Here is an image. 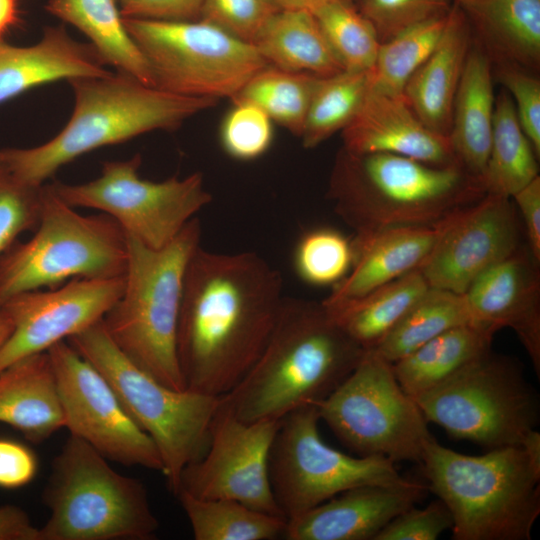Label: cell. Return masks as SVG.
Returning <instances> with one entry per match:
<instances>
[{
  "label": "cell",
  "instance_id": "cell-18",
  "mask_svg": "<svg viewBox=\"0 0 540 540\" xmlns=\"http://www.w3.org/2000/svg\"><path fill=\"white\" fill-rule=\"evenodd\" d=\"M524 244L512 198L487 193L450 219L419 269L430 287L463 294L482 272Z\"/></svg>",
  "mask_w": 540,
  "mask_h": 540
},
{
  "label": "cell",
  "instance_id": "cell-13",
  "mask_svg": "<svg viewBox=\"0 0 540 540\" xmlns=\"http://www.w3.org/2000/svg\"><path fill=\"white\" fill-rule=\"evenodd\" d=\"M315 405L286 415L274 438L269 476L275 500L287 519L358 486L404 480L382 456L354 457L326 444Z\"/></svg>",
  "mask_w": 540,
  "mask_h": 540
},
{
  "label": "cell",
  "instance_id": "cell-39",
  "mask_svg": "<svg viewBox=\"0 0 540 540\" xmlns=\"http://www.w3.org/2000/svg\"><path fill=\"white\" fill-rule=\"evenodd\" d=\"M353 245L344 234L329 227L305 232L293 253V267L298 277L312 286H335L350 271Z\"/></svg>",
  "mask_w": 540,
  "mask_h": 540
},
{
  "label": "cell",
  "instance_id": "cell-14",
  "mask_svg": "<svg viewBox=\"0 0 540 540\" xmlns=\"http://www.w3.org/2000/svg\"><path fill=\"white\" fill-rule=\"evenodd\" d=\"M141 155L106 161L101 175L82 184L50 183L64 202L111 216L124 232L150 248L174 239L201 209L212 201L199 172L164 181L142 179Z\"/></svg>",
  "mask_w": 540,
  "mask_h": 540
},
{
  "label": "cell",
  "instance_id": "cell-35",
  "mask_svg": "<svg viewBox=\"0 0 540 540\" xmlns=\"http://www.w3.org/2000/svg\"><path fill=\"white\" fill-rule=\"evenodd\" d=\"M319 78L311 73L267 65L256 72L231 100L256 105L273 123L300 137Z\"/></svg>",
  "mask_w": 540,
  "mask_h": 540
},
{
  "label": "cell",
  "instance_id": "cell-20",
  "mask_svg": "<svg viewBox=\"0 0 540 540\" xmlns=\"http://www.w3.org/2000/svg\"><path fill=\"white\" fill-rule=\"evenodd\" d=\"M424 481L404 479L343 491L287 519V540H374L394 517L419 503L428 492Z\"/></svg>",
  "mask_w": 540,
  "mask_h": 540
},
{
  "label": "cell",
  "instance_id": "cell-6",
  "mask_svg": "<svg viewBox=\"0 0 540 540\" xmlns=\"http://www.w3.org/2000/svg\"><path fill=\"white\" fill-rule=\"evenodd\" d=\"M126 236L123 292L104 315L103 325L136 366L170 388L185 390L176 335L184 277L200 246L201 223L192 218L172 241L157 249Z\"/></svg>",
  "mask_w": 540,
  "mask_h": 540
},
{
  "label": "cell",
  "instance_id": "cell-33",
  "mask_svg": "<svg viewBox=\"0 0 540 540\" xmlns=\"http://www.w3.org/2000/svg\"><path fill=\"white\" fill-rule=\"evenodd\" d=\"M195 540H274L283 536L286 519L230 499H203L185 491L175 495Z\"/></svg>",
  "mask_w": 540,
  "mask_h": 540
},
{
  "label": "cell",
  "instance_id": "cell-52",
  "mask_svg": "<svg viewBox=\"0 0 540 540\" xmlns=\"http://www.w3.org/2000/svg\"><path fill=\"white\" fill-rule=\"evenodd\" d=\"M12 331V323L4 311L0 309V348Z\"/></svg>",
  "mask_w": 540,
  "mask_h": 540
},
{
  "label": "cell",
  "instance_id": "cell-42",
  "mask_svg": "<svg viewBox=\"0 0 540 540\" xmlns=\"http://www.w3.org/2000/svg\"><path fill=\"white\" fill-rule=\"evenodd\" d=\"M359 11L372 23L381 43L401 31L447 13L454 0H357Z\"/></svg>",
  "mask_w": 540,
  "mask_h": 540
},
{
  "label": "cell",
  "instance_id": "cell-7",
  "mask_svg": "<svg viewBox=\"0 0 540 540\" xmlns=\"http://www.w3.org/2000/svg\"><path fill=\"white\" fill-rule=\"evenodd\" d=\"M49 517L39 540H150L159 521L137 478L70 435L52 462L43 491Z\"/></svg>",
  "mask_w": 540,
  "mask_h": 540
},
{
  "label": "cell",
  "instance_id": "cell-11",
  "mask_svg": "<svg viewBox=\"0 0 540 540\" xmlns=\"http://www.w3.org/2000/svg\"><path fill=\"white\" fill-rule=\"evenodd\" d=\"M314 405L320 420L360 456L419 463L427 444L435 440L392 364L373 349L365 350L344 381Z\"/></svg>",
  "mask_w": 540,
  "mask_h": 540
},
{
  "label": "cell",
  "instance_id": "cell-21",
  "mask_svg": "<svg viewBox=\"0 0 540 540\" xmlns=\"http://www.w3.org/2000/svg\"><path fill=\"white\" fill-rule=\"evenodd\" d=\"M341 132L343 148L353 153H391L437 166L460 165L449 136L428 128L403 94L369 89L359 112Z\"/></svg>",
  "mask_w": 540,
  "mask_h": 540
},
{
  "label": "cell",
  "instance_id": "cell-5",
  "mask_svg": "<svg viewBox=\"0 0 540 540\" xmlns=\"http://www.w3.org/2000/svg\"><path fill=\"white\" fill-rule=\"evenodd\" d=\"M422 473L448 507L454 540H529L540 514V433L523 446L466 455L427 444Z\"/></svg>",
  "mask_w": 540,
  "mask_h": 540
},
{
  "label": "cell",
  "instance_id": "cell-25",
  "mask_svg": "<svg viewBox=\"0 0 540 540\" xmlns=\"http://www.w3.org/2000/svg\"><path fill=\"white\" fill-rule=\"evenodd\" d=\"M0 423L33 443L43 442L65 427L47 351L23 357L0 372Z\"/></svg>",
  "mask_w": 540,
  "mask_h": 540
},
{
  "label": "cell",
  "instance_id": "cell-19",
  "mask_svg": "<svg viewBox=\"0 0 540 540\" xmlns=\"http://www.w3.org/2000/svg\"><path fill=\"white\" fill-rule=\"evenodd\" d=\"M540 262L527 244L482 272L463 293L472 322L514 330L540 376Z\"/></svg>",
  "mask_w": 540,
  "mask_h": 540
},
{
  "label": "cell",
  "instance_id": "cell-16",
  "mask_svg": "<svg viewBox=\"0 0 540 540\" xmlns=\"http://www.w3.org/2000/svg\"><path fill=\"white\" fill-rule=\"evenodd\" d=\"M281 421H243L219 406L207 448L184 468L177 492L203 499L235 500L285 518L269 476L270 451Z\"/></svg>",
  "mask_w": 540,
  "mask_h": 540
},
{
  "label": "cell",
  "instance_id": "cell-36",
  "mask_svg": "<svg viewBox=\"0 0 540 540\" xmlns=\"http://www.w3.org/2000/svg\"><path fill=\"white\" fill-rule=\"evenodd\" d=\"M369 71L343 70L319 78L299 137L304 148L317 147L354 119L370 89Z\"/></svg>",
  "mask_w": 540,
  "mask_h": 540
},
{
  "label": "cell",
  "instance_id": "cell-8",
  "mask_svg": "<svg viewBox=\"0 0 540 540\" xmlns=\"http://www.w3.org/2000/svg\"><path fill=\"white\" fill-rule=\"evenodd\" d=\"M66 341L102 373L128 414L153 440L175 495L184 468L207 448L221 396L162 384L121 352L102 320Z\"/></svg>",
  "mask_w": 540,
  "mask_h": 540
},
{
  "label": "cell",
  "instance_id": "cell-15",
  "mask_svg": "<svg viewBox=\"0 0 540 540\" xmlns=\"http://www.w3.org/2000/svg\"><path fill=\"white\" fill-rule=\"evenodd\" d=\"M65 427L110 461L162 472L159 451L123 407L108 380L66 340L47 350Z\"/></svg>",
  "mask_w": 540,
  "mask_h": 540
},
{
  "label": "cell",
  "instance_id": "cell-4",
  "mask_svg": "<svg viewBox=\"0 0 540 540\" xmlns=\"http://www.w3.org/2000/svg\"><path fill=\"white\" fill-rule=\"evenodd\" d=\"M68 82L73 112L56 136L35 147L0 149V162L25 182L43 185L62 166L90 151L155 130L174 131L218 102L169 93L117 71Z\"/></svg>",
  "mask_w": 540,
  "mask_h": 540
},
{
  "label": "cell",
  "instance_id": "cell-43",
  "mask_svg": "<svg viewBox=\"0 0 540 540\" xmlns=\"http://www.w3.org/2000/svg\"><path fill=\"white\" fill-rule=\"evenodd\" d=\"M278 10L273 0H203L199 20L252 43Z\"/></svg>",
  "mask_w": 540,
  "mask_h": 540
},
{
  "label": "cell",
  "instance_id": "cell-28",
  "mask_svg": "<svg viewBox=\"0 0 540 540\" xmlns=\"http://www.w3.org/2000/svg\"><path fill=\"white\" fill-rule=\"evenodd\" d=\"M268 65L320 77L343 71L313 13L279 9L253 42Z\"/></svg>",
  "mask_w": 540,
  "mask_h": 540
},
{
  "label": "cell",
  "instance_id": "cell-22",
  "mask_svg": "<svg viewBox=\"0 0 540 540\" xmlns=\"http://www.w3.org/2000/svg\"><path fill=\"white\" fill-rule=\"evenodd\" d=\"M106 66L90 43L72 38L64 25L46 27L29 46L0 39V104L57 80L109 75Z\"/></svg>",
  "mask_w": 540,
  "mask_h": 540
},
{
  "label": "cell",
  "instance_id": "cell-32",
  "mask_svg": "<svg viewBox=\"0 0 540 540\" xmlns=\"http://www.w3.org/2000/svg\"><path fill=\"white\" fill-rule=\"evenodd\" d=\"M538 159L510 95L501 90L495 97L490 152L482 176L486 192L512 198L539 176Z\"/></svg>",
  "mask_w": 540,
  "mask_h": 540
},
{
  "label": "cell",
  "instance_id": "cell-44",
  "mask_svg": "<svg viewBox=\"0 0 540 540\" xmlns=\"http://www.w3.org/2000/svg\"><path fill=\"white\" fill-rule=\"evenodd\" d=\"M493 76L510 95L520 126L540 157V80L536 73L512 65L494 66Z\"/></svg>",
  "mask_w": 540,
  "mask_h": 540
},
{
  "label": "cell",
  "instance_id": "cell-45",
  "mask_svg": "<svg viewBox=\"0 0 540 540\" xmlns=\"http://www.w3.org/2000/svg\"><path fill=\"white\" fill-rule=\"evenodd\" d=\"M452 525L448 507L438 498L424 508L413 506L398 514L374 540H435Z\"/></svg>",
  "mask_w": 540,
  "mask_h": 540
},
{
  "label": "cell",
  "instance_id": "cell-48",
  "mask_svg": "<svg viewBox=\"0 0 540 540\" xmlns=\"http://www.w3.org/2000/svg\"><path fill=\"white\" fill-rule=\"evenodd\" d=\"M532 255L540 262V177L512 196Z\"/></svg>",
  "mask_w": 540,
  "mask_h": 540
},
{
  "label": "cell",
  "instance_id": "cell-1",
  "mask_svg": "<svg viewBox=\"0 0 540 540\" xmlns=\"http://www.w3.org/2000/svg\"><path fill=\"white\" fill-rule=\"evenodd\" d=\"M284 297L280 272L262 256L200 245L186 269L177 325L185 389L230 392L264 349Z\"/></svg>",
  "mask_w": 540,
  "mask_h": 540
},
{
  "label": "cell",
  "instance_id": "cell-31",
  "mask_svg": "<svg viewBox=\"0 0 540 540\" xmlns=\"http://www.w3.org/2000/svg\"><path fill=\"white\" fill-rule=\"evenodd\" d=\"M419 268L350 301L326 306L363 349H374L429 289Z\"/></svg>",
  "mask_w": 540,
  "mask_h": 540
},
{
  "label": "cell",
  "instance_id": "cell-26",
  "mask_svg": "<svg viewBox=\"0 0 540 540\" xmlns=\"http://www.w3.org/2000/svg\"><path fill=\"white\" fill-rule=\"evenodd\" d=\"M492 64L540 67V0L456 1Z\"/></svg>",
  "mask_w": 540,
  "mask_h": 540
},
{
  "label": "cell",
  "instance_id": "cell-41",
  "mask_svg": "<svg viewBox=\"0 0 540 540\" xmlns=\"http://www.w3.org/2000/svg\"><path fill=\"white\" fill-rule=\"evenodd\" d=\"M43 188L18 178L0 162V256L23 232L36 229Z\"/></svg>",
  "mask_w": 540,
  "mask_h": 540
},
{
  "label": "cell",
  "instance_id": "cell-23",
  "mask_svg": "<svg viewBox=\"0 0 540 540\" xmlns=\"http://www.w3.org/2000/svg\"><path fill=\"white\" fill-rule=\"evenodd\" d=\"M453 216L431 226L394 228L370 235H355L352 239V267L322 302L332 306L359 298L419 268Z\"/></svg>",
  "mask_w": 540,
  "mask_h": 540
},
{
  "label": "cell",
  "instance_id": "cell-9",
  "mask_svg": "<svg viewBox=\"0 0 540 540\" xmlns=\"http://www.w3.org/2000/svg\"><path fill=\"white\" fill-rule=\"evenodd\" d=\"M127 254L126 233L111 216L82 215L44 184L33 236L0 256V307L17 294L75 278L124 276Z\"/></svg>",
  "mask_w": 540,
  "mask_h": 540
},
{
  "label": "cell",
  "instance_id": "cell-49",
  "mask_svg": "<svg viewBox=\"0 0 540 540\" xmlns=\"http://www.w3.org/2000/svg\"><path fill=\"white\" fill-rule=\"evenodd\" d=\"M0 540H39V528L16 505L0 506Z\"/></svg>",
  "mask_w": 540,
  "mask_h": 540
},
{
  "label": "cell",
  "instance_id": "cell-12",
  "mask_svg": "<svg viewBox=\"0 0 540 540\" xmlns=\"http://www.w3.org/2000/svg\"><path fill=\"white\" fill-rule=\"evenodd\" d=\"M154 86L186 97L232 99L268 64L253 44L202 20L123 18Z\"/></svg>",
  "mask_w": 540,
  "mask_h": 540
},
{
  "label": "cell",
  "instance_id": "cell-51",
  "mask_svg": "<svg viewBox=\"0 0 540 540\" xmlns=\"http://www.w3.org/2000/svg\"><path fill=\"white\" fill-rule=\"evenodd\" d=\"M279 9L284 10H304L313 12L314 10L335 2H353L356 0H273Z\"/></svg>",
  "mask_w": 540,
  "mask_h": 540
},
{
  "label": "cell",
  "instance_id": "cell-24",
  "mask_svg": "<svg viewBox=\"0 0 540 540\" xmlns=\"http://www.w3.org/2000/svg\"><path fill=\"white\" fill-rule=\"evenodd\" d=\"M472 40L467 17L454 0L439 42L404 88L411 109L437 133L449 135L453 102Z\"/></svg>",
  "mask_w": 540,
  "mask_h": 540
},
{
  "label": "cell",
  "instance_id": "cell-46",
  "mask_svg": "<svg viewBox=\"0 0 540 540\" xmlns=\"http://www.w3.org/2000/svg\"><path fill=\"white\" fill-rule=\"evenodd\" d=\"M123 18L162 21L200 19L203 0H116Z\"/></svg>",
  "mask_w": 540,
  "mask_h": 540
},
{
  "label": "cell",
  "instance_id": "cell-50",
  "mask_svg": "<svg viewBox=\"0 0 540 540\" xmlns=\"http://www.w3.org/2000/svg\"><path fill=\"white\" fill-rule=\"evenodd\" d=\"M20 22V0H0V39Z\"/></svg>",
  "mask_w": 540,
  "mask_h": 540
},
{
  "label": "cell",
  "instance_id": "cell-40",
  "mask_svg": "<svg viewBox=\"0 0 540 540\" xmlns=\"http://www.w3.org/2000/svg\"><path fill=\"white\" fill-rule=\"evenodd\" d=\"M219 128L223 151L239 161H252L263 156L274 139L273 121L256 105L232 101Z\"/></svg>",
  "mask_w": 540,
  "mask_h": 540
},
{
  "label": "cell",
  "instance_id": "cell-3",
  "mask_svg": "<svg viewBox=\"0 0 540 540\" xmlns=\"http://www.w3.org/2000/svg\"><path fill=\"white\" fill-rule=\"evenodd\" d=\"M487 194L460 165L437 166L391 153L341 148L327 198L355 235L441 223Z\"/></svg>",
  "mask_w": 540,
  "mask_h": 540
},
{
  "label": "cell",
  "instance_id": "cell-47",
  "mask_svg": "<svg viewBox=\"0 0 540 540\" xmlns=\"http://www.w3.org/2000/svg\"><path fill=\"white\" fill-rule=\"evenodd\" d=\"M38 470L34 452L22 443L0 439V488L17 489L33 480Z\"/></svg>",
  "mask_w": 540,
  "mask_h": 540
},
{
  "label": "cell",
  "instance_id": "cell-29",
  "mask_svg": "<svg viewBox=\"0 0 540 540\" xmlns=\"http://www.w3.org/2000/svg\"><path fill=\"white\" fill-rule=\"evenodd\" d=\"M45 9L80 30L106 65L155 87L150 67L128 33L116 0H48Z\"/></svg>",
  "mask_w": 540,
  "mask_h": 540
},
{
  "label": "cell",
  "instance_id": "cell-27",
  "mask_svg": "<svg viewBox=\"0 0 540 540\" xmlns=\"http://www.w3.org/2000/svg\"><path fill=\"white\" fill-rule=\"evenodd\" d=\"M492 65L473 38L454 98L448 135L458 163L481 179L490 152L495 106Z\"/></svg>",
  "mask_w": 540,
  "mask_h": 540
},
{
  "label": "cell",
  "instance_id": "cell-38",
  "mask_svg": "<svg viewBox=\"0 0 540 540\" xmlns=\"http://www.w3.org/2000/svg\"><path fill=\"white\" fill-rule=\"evenodd\" d=\"M311 13L344 70H371L381 42L374 26L356 3L335 2Z\"/></svg>",
  "mask_w": 540,
  "mask_h": 540
},
{
  "label": "cell",
  "instance_id": "cell-34",
  "mask_svg": "<svg viewBox=\"0 0 540 540\" xmlns=\"http://www.w3.org/2000/svg\"><path fill=\"white\" fill-rule=\"evenodd\" d=\"M468 322L472 321L463 294L429 287L373 350L392 364Z\"/></svg>",
  "mask_w": 540,
  "mask_h": 540
},
{
  "label": "cell",
  "instance_id": "cell-17",
  "mask_svg": "<svg viewBox=\"0 0 540 540\" xmlns=\"http://www.w3.org/2000/svg\"><path fill=\"white\" fill-rule=\"evenodd\" d=\"M123 288L124 276L75 278L55 288L9 298L0 307L12 323V331L0 348V372L102 320Z\"/></svg>",
  "mask_w": 540,
  "mask_h": 540
},
{
  "label": "cell",
  "instance_id": "cell-10",
  "mask_svg": "<svg viewBox=\"0 0 540 540\" xmlns=\"http://www.w3.org/2000/svg\"><path fill=\"white\" fill-rule=\"evenodd\" d=\"M413 399L428 423L488 450L524 445L539 424V400L522 367L491 349Z\"/></svg>",
  "mask_w": 540,
  "mask_h": 540
},
{
  "label": "cell",
  "instance_id": "cell-2",
  "mask_svg": "<svg viewBox=\"0 0 540 540\" xmlns=\"http://www.w3.org/2000/svg\"><path fill=\"white\" fill-rule=\"evenodd\" d=\"M364 352L322 301L284 297L260 356L244 378L221 396L220 408L248 422L281 420L329 396Z\"/></svg>",
  "mask_w": 540,
  "mask_h": 540
},
{
  "label": "cell",
  "instance_id": "cell-30",
  "mask_svg": "<svg viewBox=\"0 0 540 540\" xmlns=\"http://www.w3.org/2000/svg\"><path fill=\"white\" fill-rule=\"evenodd\" d=\"M497 331L475 322L453 327L392 363L395 377L415 398L489 351Z\"/></svg>",
  "mask_w": 540,
  "mask_h": 540
},
{
  "label": "cell",
  "instance_id": "cell-53",
  "mask_svg": "<svg viewBox=\"0 0 540 540\" xmlns=\"http://www.w3.org/2000/svg\"><path fill=\"white\" fill-rule=\"evenodd\" d=\"M455 1H464V0H455Z\"/></svg>",
  "mask_w": 540,
  "mask_h": 540
},
{
  "label": "cell",
  "instance_id": "cell-37",
  "mask_svg": "<svg viewBox=\"0 0 540 540\" xmlns=\"http://www.w3.org/2000/svg\"><path fill=\"white\" fill-rule=\"evenodd\" d=\"M448 13L410 26L380 43L369 71L370 89L388 95H402L410 77L439 42Z\"/></svg>",
  "mask_w": 540,
  "mask_h": 540
}]
</instances>
